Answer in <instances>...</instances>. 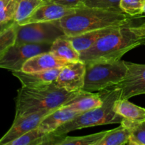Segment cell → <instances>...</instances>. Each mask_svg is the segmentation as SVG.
Masks as SVG:
<instances>
[{"label": "cell", "instance_id": "ac0fdd59", "mask_svg": "<svg viewBox=\"0 0 145 145\" xmlns=\"http://www.w3.org/2000/svg\"><path fill=\"white\" fill-rule=\"evenodd\" d=\"M115 110L123 119L134 123L145 121V108L129 101L128 99H118Z\"/></svg>", "mask_w": 145, "mask_h": 145}, {"label": "cell", "instance_id": "52a82bcc", "mask_svg": "<svg viewBox=\"0 0 145 145\" xmlns=\"http://www.w3.org/2000/svg\"><path fill=\"white\" fill-rule=\"evenodd\" d=\"M52 44H16L0 54V67L12 72L21 71L27 60L50 50Z\"/></svg>", "mask_w": 145, "mask_h": 145}, {"label": "cell", "instance_id": "7402d4cb", "mask_svg": "<svg viewBox=\"0 0 145 145\" xmlns=\"http://www.w3.org/2000/svg\"><path fill=\"white\" fill-rule=\"evenodd\" d=\"M19 0H0L1 30L14 21Z\"/></svg>", "mask_w": 145, "mask_h": 145}, {"label": "cell", "instance_id": "5bb4252c", "mask_svg": "<svg viewBox=\"0 0 145 145\" xmlns=\"http://www.w3.org/2000/svg\"><path fill=\"white\" fill-rule=\"evenodd\" d=\"M81 113V112L76 111L70 108L62 106L44 118L38 126V128L42 133L47 134L52 133Z\"/></svg>", "mask_w": 145, "mask_h": 145}, {"label": "cell", "instance_id": "7c38bea8", "mask_svg": "<svg viewBox=\"0 0 145 145\" xmlns=\"http://www.w3.org/2000/svg\"><path fill=\"white\" fill-rule=\"evenodd\" d=\"M68 62L65 59L56 56L50 51L35 55L26 61L21 71L24 72H42L61 68Z\"/></svg>", "mask_w": 145, "mask_h": 145}, {"label": "cell", "instance_id": "f1b7e54d", "mask_svg": "<svg viewBox=\"0 0 145 145\" xmlns=\"http://www.w3.org/2000/svg\"><path fill=\"white\" fill-rule=\"evenodd\" d=\"M142 16H143L145 17V8H144V14H143ZM137 28H138L140 32L143 35H145V21L144 23H142L141 25H137Z\"/></svg>", "mask_w": 145, "mask_h": 145}, {"label": "cell", "instance_id": "ba28073f", "mask_svg": "<svg viewBox=\"0 0 145 145\" xmlns=\"http://www.w3.org/2000/svg\"><path fill=\"white\" fill-rule=\"evenodd\" d=\"M127 71L123 80L116 85L121 90L120 99L145 94V65L125 62Z\"/></svg>", "mask_w": 145, "mask_h": 145}, {"label": "cell", "instance_id": "9a60e30c", "mask_svg": "<svg viewBox=\"0 0 145 145\" xmlns=\"http://www.w3.org/2000/svg\"><path fill=\"white\" fill-rule=\"evenodd\" d=\"M102 104L103 99L100 92L95 93L81 89L72 99L67 101L63 106L84 113L91 109L99 107Z\"/></svg>", "mask_w": 145, "mask_h": 145}, {"label": "cell", "instance_id": "44dd1931", "mask_svg": "<svg viewBox=\"0 0 145 145\" xmlns=\"http://www.w3.org/2000/svg\"><path fill=\"white\" fill-rule=\"evenodd\" d=\"M130 127L120 124L119 127L113 130H108L103 138L98 142L97 145H123L127 144L131 135Z\"/></svg>", "mask_w": 145, "mask_h": 145}, {"label": "cell", "instance_id": "484cf974", "mask_svg": "<svg viewBox=\"0 0 145 145\" xmlns=\"http://www.w3.org/2000/svg\"><path fill=\"white\" fill-rule=\"evenodd\" d=\"M120 9L131 17L142 16L145 8V0H120Z\"/></svg>", "mask_w": 145, "mask_h": 145}, {"label": "cell", "instance_id": "5b68a950", "mask_svg": "<svg viewBox=\"0 0 145 145\" xmlns=\"http://www.w3.org/2000/svg\"><path fill=\"white\" fill-rule=\"evenodd\" d=\"M127 71L125 61L121 59L116 62L86 64L83 90L100 91L116 86L123 80Z\"/></svg>", "mask_w": 145, "mask_h": 145}, {"label": "cell", "instance_id": "cb8c5ba5", "mask_svg": "<svg viewBox=\"0 0 145 145\" xmlns=\"http://www.w3.org/2000/svg\"><path fill=\"white\" fill-rule=\"evenodd\" d=\"M120 124L130 127L131 135L129 140V145H145V121L134 123L123 119Z\"/></svg>", "mask_w": 145, "mask_h": 145}, {"label": "cell", "instance_id": "ffe728a7", "mask_svg": "<svg viewBox=\"0 0 145 145\" xmlns=\"http://www.w3.org/2000/svg\"><path fill=\"white\" fill-rule=\"evenodd\" d=\"M53 138L52 133H42L37 127L9 142L8 145H50Z\"/></svg>", "mask_w": 145, "mask_h": 145}, {"label": "cell", "instance_id": "d4e9b609", "mask_svg": "<svg viewBox=\"0 0 145 145\" xmlns=\"http://www.w3.org/2000/svg\"><path fill=\"white\" fill-rule=\"evenodd\" d=\"M42 3L43 0H19L14 21L19 24L28 18Z\"/></svg>", "mask_w": 145, "mask_h": 145}, {"label": "cell", "instance_id": "d6986e66", "mask_svg": "<svg viewBox=\"0 0 145 145\" xmlns=\"http://www.w3.org/2000/svg\"><path fill=\"white\" fill-rule=\"evenodd\" d=\"M108 130L88 135L70 137V136H55L50 145H97L103 138Z\"/></svg>", "mask_w": 145, "mask_h": 145}, {"label": "cell", "instance_id": "e0dca14e", "mask_svg": "<svg viewBox=\"0 0 145 145\" xmlns=\"http://www.w3.org/2000/svg\"><path fill=\"white\" fill-rule=\"evenodd\" d=\"M50 51L69 62L80 61V53L66 35L57 38L51 45Z\"/></svg>", "mask_w": 145, "mask_h": 145}, {"label": "cell", "instance_id": "4fadbf2b", "mask_svg": "<svg viewBox=\"0 0 145 145\" xmlns=\"http://www.w3.org/2000/svg\"><path fill=\"white\" fill-rule=\"evenodd\" d=\"M61 68L35 72L18 71L12 72V74L20 81L22 86L39 87L54 83L59 74Z\"/></svg>", "mask_w": 145, "mask_h": 145}, {"label": "cell", "instance_id": "277c9868", "mask_svg": "<svg viewBox=\"0 0 145 145\" xmlns=\"http://www.w3.org/2000/svg\"><path fill=\"white\" fill-rule=\"evenodd\" d=\"M103 99V104L88 111L84 112L73 120L65 123L52 133L55 136L65 135L76 130L93 126L108 124H117L123 120L115 110V105L120 98L121 90L116 86L100 91Z\"/></svg>", "mask_w": 145, "mask_h": 145}, {"label": "cell", "instance_id": "7a4b0ae2", "mask_svg": "<svg viewBox=\"0 0 145 145\" xmlns=\"http://www.w3.org/2000/svg\"><path fill=\"white\" fill-rule=\"evenodd\" d=\"M132 19L123 11L83 6L57 22L67 36H75L95 30L123 26L131 24Z\"/></svg>", "mask_w": 145, "mask_h": 145}, {"label": "cell", "instance_id": "603a6c76", "mask_svg": "<svg viewBox=\"0 0 145 145\" xmlns=\"http://www.w3.org/2000/svg\"><path fill=\"white\" fill-rule=\"evenodd\" d=\"M18 25V23L14 21L0 31V54L16 44Z\"/></svg>", "mask_w": 145, "mask_h": 145}, {"label": "cell", "instance_id": "6da1fadb", "mask_svg": "<svg viewBox=\"0 0 145 145\" xmlns=\"http://www.w3.org/2000/svg\"><path fill=\"white\" fill-rule=\"evenodd\" d=\"M144 45L145 35L140 32L137 25L129 24L99 38L80 54V60L85 64L116 62L129 51Z\"/></svg>", "mask_w": 145, "mask_h": 145}, {"label": "cell", "instance_id": "2e32d148", "mask_svg": "<svg viewBox=\"0 0 145 145\" xmlns=\"http://www.w3.org/2000/svg\"><path fill=\"white\" fill-rule=\"evenodd\" d=\"M119 27H108V28H102V29L95 30V31H89L80 35L75 36H67L73 44L75 49L79 52L82 53L84 51L90 48L99 38L103 35L115 31Z\"/></svg>", "mask_w": 145, "mask_h": 145}, {"label": "cell", "instance_id": "3957f363", "mask_svg": "<svg viewBox=\"0 0 145 145\" xmlns=\"http://www.w3.org/2000/svg\"><path fill=\"white\" fill-rule=\"evenodd\" d=\"M79 91L69 92L58 87L55 82L39 87L22 86L16 99L15 118L61 107Z\"/></svg>", "mask_w": 145, "mask_h": 145}, {"label": "cell", "instance_id": "4316f807", "mask_svg": "<svg viewBox=\"0 0 145 145\" xmlns=\"http://www.w3.org/2000/svg\"><path fill=\"white\" fill-rule=\"evenodd\" d=\"M120 0H84V5L93 8L122 11L120 7Z\"/></svg>", "mask_w": 145, "mask_h": 145}, {"label": "cell", "instance_id": "8fae6325", "mask_svg": "<svg viewBox=\"0 0 145 145\" xmlns=\"http://www.w3.org/2000/svg\"><path fill=\"white\" fill-rule=\"evenodd\" d=\"M76 8L65 7L52 2H44L38 7L28 18L24 19L18 25L35 22H51L57 21L71 14Z\"/></svg>", "mask_w": 145, "mask_h": 145}, {"label": "cell", "instance_id": "30bf717a", "mask_svg": "<svg viewBox=\"0 0 145 145\" xmlns=\"http://www.w3.org/2000/svg\"><path fill=\"white\" fill-rule=\"evenodd\" d=\"M86 64L82 61L68 62L61 68L55 84L69 92L83 89L85 82Z\"/></svg>", "mask_w": 145, "mask_h": 145}, {"label": "cell", "instance_id": "9c48e42d", "mask_svg": "<svg viewBox=\"0 0 145 145\" xmlns=\"http://www.w3.org/2000/svg\"><path fill=\"white\" fill-rule=\"evenodd\" d=\"M57 108L42 110L22 117L15 118L11 127L1 137L0 140V144L8 145V143L29 132L30 130L38 127L44 118H45L47 116H49L50 113Z\"/></svg>", "mask_w": 145, "mask_h": 145}, {"label": "cell", "instance_id": "83f0119b", "mask_svg": "<svg viewBox=\"0 0 145 145\" xmlns=\"http://www.w3.org/2000/svg\"><path fill=\"white\" fill-rule=\"evenodd\" d=\"M43 1L44 2L55 3L72 8H79L84 6V0H43Z\"/></svg>", "mask_w": 145, "mask_h": 145}, {"label": "cell", "instance_id": "8992f818", "mask_svg": "<svg viewBox=\"0 0 145 145\" xmlns=\"http://www.w3.org/2000/svg\"><path fill=\"white\" fill-rule=\"evenodd\" d=\"M65 35L57 21L35 22L18 25L16 44H52Z\"/></svg>", "mask_w": 145, "mask_h": 145}]
</instances>
